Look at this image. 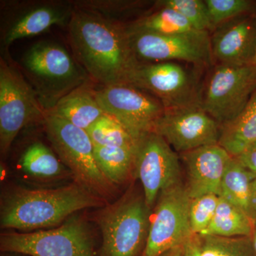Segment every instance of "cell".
I'll return each mask as SVG.
<instances>
[{
	"label": "cell",
	"mask_w": 256,
	"mask_h": 256,
	"mask_svg": "<svg viewBox=\"0 0 256 256\" xmlns=\"http://www.w3.org/2000/svg\"><path fill=\"white\" fill-rule=\"evenodd\" d=\"M72 2L76 9L120 23H122L121 18L124 14L141 4L140 2L119 0H78Z\"/></svg>",
	"instance_id": "83f0119b"
},
{
	"label": "cell",
	"mask_w": 256,
	"mask_h": 256,
	"mask_svg": "<svg viewBox=\"0 0 256 256\" xmlns=\"http://www.w3.org/2000/svg\"><path fill=\"white\" fill-rule=\"evenodd\" d=\"M151 210L144 194L128 191L117 201L92 214L100 228L102 244L98 256H138L146 246Z\"/></svg>",
	"instance_id": "277c9868"
},
{
	"label": "cell",
	"mask_w": 256,
	"mask_h": 256,
	"mask_svg": "<svg viewBox=\"0 0 256 256\" xmlns=\"http://www.w3.org/2000/svg\"><path fill=\"white\" fill-rule=\"evenodd\" d=\"M249 238H250V244H252V252H254V255L256 256V220H254L252 234Z\"/></svg>",
	"instance_id": "836d02e7"
},
{
	"label": "cell",
	"mask_w": 256,
	"mask_h": 256,
	"mask_svg": "<svg viewBox=\"0 0 256 256\" xmlns=\"http://www.w3.org/2000/svg\"><path fill=\"white\" fill-rule=\"evenodd\" d=\"M128 32L133 52L140 63L184 60L207 66L213 62L210 32L169 35L146 32Z\"/></svg>",
	"instance_id": "4fadbf2b"
},
{
	"label": "cell",
	"mask_w": 256,
	"mask_h": 256,
	"mask_svg": "<svg viewBox=\"0 0 256 256\" xmlns=\"http://www.w3.org/2000/svg\"><path fill=\"white\" fill-rule=\"evenodd\" d=\"M188 182L186 186L191 200L215 194L220 196V183L232 156L220 144L202 146L180 154Z\"/></svg>",
	"instance_id": "2e32d148"
},
{
	"label": "cell",
	"mask_w": 256,
	"mask_h": 256,
	"mask_svg": "<svg viewBox=\"0 0 256 256\" xmlns=\"http://www.w3.org/2000/svg\"><path fill=\"white\" fill-rule=\"evenodd\" d=\"M256 90L254 64H218L200 94V105L222 126L242 114Z\"/></svg>",
	"instance_id": "ba28073f"
},
{
	"label": "cell",
	"mask_w": 256,
	"mask_h": 256,
	"mask_svg": "<svg viewBox=\"0 0 256 256\" xmlns=\"http://www.w3.org/2000/svg\"><path fill=\"white\" fill-rule=\"evenodd\" d=\"M43 108L34 89L10 56L0 58V152L6 158L18 132L42 121Z\"/></svg>",
	"instance_id": "52a82bcc"
},
{
	"label": "cell",
	"mask_w": 256,
	"mask_h": 256,
	"mask_svg": "<svg viewBox=\"0 0 256 256\" xmlns=\"http://www.w3.org/2000/svg\"><path fill=\"white\" fill-rule=\"evenodd\" d=\"M234 158L238 160L244 168L256 175V143L249 146L238 156Z\"/></svg>",
	"instance_id": "4dcf8cb0"
},
{
	"label": "cell",
	"mask_w": 256,
	"mask_h": 256,
	"mask_svg": "<svg viewBox=\"0 0 256 256\" xmlns=\"http://www.w3.org/2000/svg\"><path fill=\"white\" fill-rule=\"evenodd\" d=\"M213 60L220 64H254L256 56V18L238 16L222 24L210 36Z\"/></svg>",
	"instance_id": "e0dca14e"
},
{
	"label": "cell",
	"mask_w": 256,
	"mask_h": 256,
	"mask_svg": "<svg viewBox=\"0 0 256 256\" xmlns=\"http://www.w3.org/2000/svg\"><path fill=\"white\" fill-rule=\"evenodd\" d=\"M254 65H255L256 66V56L255 62H254Z\"/></svg>",
	"instance_id": "e575fe53"
},
{
	"label": "cell",
	"mask_w": 256,
	"mask_h": 256,
	"mask_svg": "<svg viewBox=\"0 0 256 256\" xmlns=\"http://www.w3.org/2000/svg\"><path fill=\"white\" fill-rule=\"evenodd\" d=\"M213 31L217 26L242 15L252 9V2L248 0H205Z\"/></svg>",
	"instance_id": "f546056e"
},
{
	"label": "cell",
	"mask_w": 256,
	"mask_h": 256,
	"mask_svg": "<svg viewBox=\"0 0 256 256\" xmlns=\"http://www.w3.org/2000/svg\"><path fill=\"white\" fill-rule=\"evenodd\" d=\"M41 124L50 146L72 173L73 182L106 202L112 200L116 186L99 169L86 130L46 111Z\"/></svg>",
	"instance_id": "5b68a950"
},
{
	"label": "cell",
	"mask_w": 256,
	"mask_h": 256,
	"mask_svg": "<svg viewBox=\"0 0 256 256\" xmlns=\"http://www.w3.org/2000/svg\"><path fill=\"white\" fill-rule=\"evenodd\" d=\"M95 95L104 114L118 121L136 139L152 132L165 111L156 97L130 84L96 88Z\"/></svg>",
	"instance_id": "7c38bea8"
},
{
	"label": "cell",
	"mask_w": 256,
	"mask_h": 256,
	"mask_svg": "<svg viewBox=\"0 0 256 256\" xmlns=\"http://www.w3.org/2000/svg\"><path fill=\"white\" fill-rule=\"evenodd\" d=\"M16 168L24 178L33 183H56L72 178V173L52 146L38 139L24 146L18 156Z\"/></svg>",
	"instance_id": "ac0fdd59"
},
{
	"label": "cell",
	"mask_w": 256,
	"mask_h": 256,
	"mask_svg": "<svg viewBox=\"0 0 256 256\" xmlns=\"http://www.w3.org/2000/svg\"><path fill=\"white\" fill-rule=\"evenodd\" d=\"M158 10L124 24L129 32H146L160 34H184L196 31L176 10L158 6Z\"/></svg>",
	"instance_id": "d4e9b609"
},
{
	"label": "cell",
	"mask_w": 256,
	"mask_h": 256,
	"mask_svg": "<svg viewBox=\"0 0 256 256\" xmlns=\"http://www.w3.org/2000/svg\"><path fill=\"white\" fill-rule=\"evenodd\" d=\"M254 227V220L242 208L220 198L214 216L200 235L235 238L250 237Z\"/></svg>",
	"instance_id": "7402d4cb"
},
{
	"label": "cell",
	"mask_w": 256,
	"mask_h": 256,
	"mask_svg": "<svg viewBox=\"0 0 256 256\" xmlns=\"http://www.w3.org/2000/svg\"><path fill=\"white\" fill-rule=\"evenodd\" d=\"M94 242L88 224L77 214L56 228L0 235L2 252L30 256H96Z\"/></svg>",
	"instance_id": "8992f818"
},
{
	"label": "cell",
	"mask_w": 256,
	"mask_h": 256,
	"mask_svg": "<svg viewBox=\"0 0 256 256\" xmlns=\"http://www.w3.org/2000/svg\"><path fill=\"white\" fill-rule=\"evenodd\" d=\"M136 148L94 146L99 169L114 186L126 183L134 174Z\"/></svg>",
	"instance_id": "603a6c76"
},
{
	"label": "cell",
	"mask_w": 256,
	"mask_h": 256,
	"mask_svg": "<svg viewBox=\"0 0 256 256\" xmlns=\"http://www.w3.org/2000/svg\"><path fill=\"white\" fill-rule=\"evenodd\" d=\"M250 216L252 220H256V178L252 184V195H250Z\"/></svg>",
	"instance_id": "1f68e13d"
},
{
	"label": "cell",
	"mask_w": 256,
	"mask_h": 256,
	"mask_svg": "<svg viewBox=\"0 0 256 256\" xmlns=\"http://www.w3.org/2000/svg\"><path fill=\"white\" fill-rule=\"evenodd\" d=\"M160 256H184V248L182 246L175 247L164 252Z\"/></svg>",
	"instance_id": "d6a6232c"
},
{
	"label": "cell",
	"mask_w": 256,
	"mask_h": 256,
	"mask_svg": "<svg viewBox=\"0 0 256 256\" xmlns=\"http://www.w3.org/2000/svg\"><path fill=\"white\" fill-rule=\"evenodd\" d=\"M20 69L46 111L77 88L92 82L74 56L53 42L32 45L24 54Z\"/></svg>",
	"instance_id": "3957f363"
},
{
	"label": "cell",
	"mask_w": 256,
	"mask_h": 256,
	"mask_svg": "<svg viewBox=\"0 0 256 256\" xmlns=\"http://www.w3.org/2000/svg\"><path fill=\"white\" fill-rule=\"evenodd\" d=\"M220 200V196L215 194L191 200L188 216L192 233L201 234L206 230L214 216Z\"/></svg>",
	"instance_id": "f1b7e54d"
},
{
	"label": "cell",
	"mask_w": 256,
	"mask_h": 256,
	"mask_svg": "<svg viewBox=\"0 0 256 256\" xmlns=\"http://www.w3.org/2000/svg\"><path fill=\"white\" fill-rule=\"evenodd\" d=\"M134 174L152 210L162 192L182 183L180 156L159 134L146 133L138 140Z\"/></svg>",
	"instance_id": "8fae6325"
},
{
	"label": "cell",
	"mask_w": 256,
	"mask_h": 256,
	"mask_svg": "<svg viewBox=\"0 0 256 256\" xmlns=\"http://www.w3.org/2000/svg\"><path fill=\"white\" fill-rule=\"evenodd\" d=\"M94 146H137L138 140L114 118L104 114L86 130Z\"/></svg>",
	"instance_id": "484cf974"
},
{
	"label": "cell",
	"mask_w": 256,
	"mask_h": 256,
	"mask_svg": "<svg viewBox=\"0 0 256 256\" xmlns=\"http://www.w3.org/2000/svg\"><path fill=\"white\" fill-rule=\"evenodd\" d=\"M220 124L200 104L165 109L152 132L164 138L176 152L218 144Z\"/></svg>",
	"instance_id": "5bb4252c"
},
{
	"label": "cell",
	"mask_w": 256,
	"mask_h": 256,
	"mask_svg": "<svg viewBox=\"0 0 256 256\" xmlns=\"http://www.w3.org/2000/svg\"><path fill=\"white\" fill-rule=\"evenodd\" d=\"M256 143V90L236 118L220 126L218 144L236 156Z\"/></svg>",
	"instance_id": "ffe728a7"
},
{
	"label": "cell",
	"mask_w": 256,
	"mask_h": 256,
	"mask_svg": "<svg viewBox=\"0 0 256 256\" xmlns=\"http://www.w3.org/2000/svg\"><path fill=\"white\" fill-rule=\"evenodd\" d=\"M184 256H255L249 237L193 234L183 245Z\"/></svg>",
	"instance_id": "44dd1931"
},
{
	"label": "cell",
	"mask_w": 256,
	"mask_h": 256,
	"mask_svg": "<svg viewBox=\"0 0 256 256\" xmlns=\"http://www.w3.org/2000/svg\"><path fill=\"white\" fill-rule=\"evenodd\" d=\"M94 84L89 82L77 88L46 112L86 130L104 114L96 100Z\"/></svg>",
	"instance_id": "d6986e66"
},
{
	"label": "cell",
	"mask_w": 256,
	"mask_h": 256,
	"mask_svg": "<svg viewBox=\"0 0 256 256\" xmlns=\"http://www.w3.org/2000/svg\"><path fill=\"white\" fill-rule=\"evenodd\" d=\"M190 202L182 182L160 193L151 212L148 238L140 256H160L182 246L193 235L188 216Z\"/></svg>",
	"instance_id": "9c48e42d"
},
{
	"label": "cell",
	"mask_w": 256,
	"mask_h": 256,
	"mask_svg": "<svg viewBox=\"0 0 256 256\" xmlns=\"http://www.w3.org/2000/svg\"><path fill=\"white\" fill-rule=\"evenodd\" d=\"M130 85L154 96L165 109L200 104L193 77L174 62L140 63L131 77Z\"/></svg>",
	"instance_id": "9a60e30c"
},
{
	"label": "cell",
	"mask_w": 256,
	"mask_h": 256,
	"mask_svg": "<svg viewBox=\"0 0 256 256\" xmlns=\"http://www.w3.org/2000/svg\"><path fill=\"white\" fill-rule=\"evenodd\" d=\"M68 30L74 58L94 84H130L140 62L124 24L74 8Z\"/></svg>",
	"instance_id": "6da1fadb"
},
{
	"label": "cell",
	"mask_w": 256,
	"mask_h": 256,
	"mask_svg": "<svg viewBox=\"0 0 256 256\" xmlns=\"http://www.w3.org/2000/svg\"><path fill=\"white\" fill-rule=\"evenodd\" d=\"M176 10L186 18L196 31L213 32L210 13L205 1L202 0H162L156 3Z\"/></svg>",
	"instance_id": "4316f807"
},
{
	"label": "cell",
	"mask_w": 256,
	"mask_h": 256,
	"mask_svg": "<svg viewBox=\"0 0 256 256\" xmlns=\"http://www.w3.org/2000/svg\"><path fill=\"white\" fill-rule=\"evenodd\" d=\"M74 11L72 1H14L4 3L2 15L1 50L9 57L8 50L20 38L35 36L57 25L68 28Z\"/></svg>",
	"instance_id": "30bf717a"
},
{
	"label": "cell",
	"mask_w": 256,
	"mask_h": 256,
	"mask_svg": "<svg viewBox=\"0 0 256 256\" xmlns=\"http://www.w3.org/2000/svg\"><path fill=\"white\" fill-rule=\"evenodd\" d=\"M107 204L74 182L60 188L36 190L12 185L2 192L0 227L22 233L56 228L80 210Z\"/></svg>",
	"instance_id": "7a4b0ae2"
},
{
	"label": "cell",
	"mask_w": 256,
	"mask_h": 256,
	"mask_svg": "<svg viewBox=\"0 0 256 256\" xmlns=\"http://www.w3.org/2000/svg\"><path fill=\"white\" fill-rule=\"evenodd\" d=\"M256 175L232 156L220 183V196L250 216L252 184Z\"/></svg>",
	"instance_id": "cb8c5ba5"
}]
</instances>
